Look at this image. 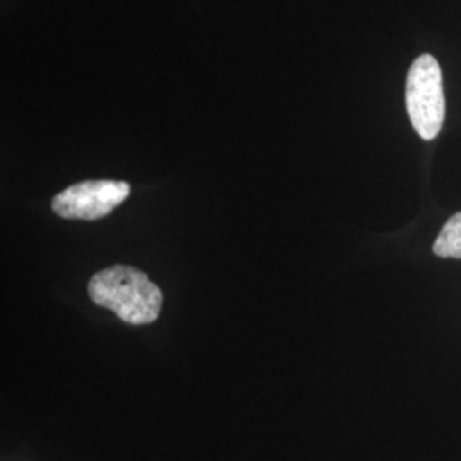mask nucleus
<instances>
[{
    "instance_id": "f257e3e1",
    "label": "nucleus",
    "mask_w": 461,
    "mask_h": 461,
    "mask_svg": "<svg viewBox=\"0 0 461 461\" xmlns=\"http://www.w3.org/2000/svg\"><path fill=\"white\" fill-rule=\"evenodd\" d=\"M95 304L131 325H148L158 320L163 306L161 289L144 272L129 265H113L99 270L87 285Z\"/></svg>"
},
{
    "instance_id": "f03ea898",
    "label": "nucleus",
    "mask_w": 461,
    "mask_h": 461,
    "mask_svg": "<svg viewBox=\"0 0 461 461\" xmlns=\"http://www.w3.org/2000/svg\"><path fill=\"white\" fill-rule=\"evenodd\" d=\"M407 112L413 129L424 140H434L445 123L443 70L432 55L413 60L407 76Z\"/></svg>"
},
{
    "instance_id": "7ed1b4c3",
    "label": "nucleus",
    "mask_w": 461,
    "mask_h": 461,
    "mask_svg": "<svg viewBox=\"0 0 461 461\" xmlns=\"http://www.w3.org/2000/svg\"><path fill=\"white\" fill-rule=\"evenodd\" d=\"M131 195V185L115 180L76 183L51 200L53 212L64 219L96 221L110 214Z\"/></svg>"
},
{
    "instance_id": "20e7f679",
    "label": "nucleus",
    "mask_w": 461,
    "mask_h": 461,
    "mask_svg": "<svg viewBox=\"0 0 461 461\" xmlns=\"http://www.w3.org/2000/svg\"><path fill=\"white\" fill-rule=\"evenodd\" d=\"M434 253L445 258H461V212L446 222L434 243Z\"/></svg>"
}]
</instances>
